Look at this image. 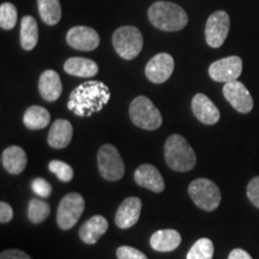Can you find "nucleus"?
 I'll return each instance as SVG.
<instances>
[{
	"instance_id": "1",
	"label": "nucleus",
	"mask_w": 259,
	"mask_h": 259,
	"mask_svg": "<svg viewBox=\"0 0 259 259\" xmlns=\"http://www.w3.org/2000/svg\"><path fill=\"white\" fill-rule=\"evenodd\" d=\"M111 99V92L105 83L88 80L71 93L67 108L78 116H90L100 112Z\"/></svg>"
},
{
	"instance_id": "2",
	"label": "nucleus",
	"mask_w": 259,
	"mask_h": 259,
	"mask_svg": "<svg viewBox=\"0 0 259 259\" xmlns=\"http://www.w3.org/2000/svg\"><path fill=\"white\" fill-rule=\"evenodd\" d=\"M148 17L162 31H179L187 25L189 17L181 6L170 2H156L148 10Z\"/></svg>"
},
{
	"instance_id": "3",
	"label": "nucleus",
	"mask_w": 259,
	"mask_h": 259,
	"mask_svg": "<svg viewBox=\"0 0 259 259\" xmlns=\"http://www.w3.org/2000/svg\"><path fill=\"white\" fill-rule=\"evenodd\" d=\"M164 160L170 169L189 171L197 163L196 153L180 135H171L164 143Z\"/></svg>"
},
{
	"instance_id": "4",
	"label": "nucleus",
	"mask_w": 259,
	"mask_h": 259,
	"mask_svg": "<svg viewBox=\"0 0 259 259\" xmlns=\"http://www.w3.org/2000/svg\"><path fill=\"white\" fill-rule=\"evenodd\" d=\"M128 114L136 126L148 130V131H154L162 125V115L160 111L145 96L136 97L130 105Z\"/></svg>"
},
{
	"instance_id": "5",
	"label": "nucleus",
	"mask_w": 259,
	"mask_h": 259,
	"mask_svg": "<svg viewBox=\"0 0 259 259\" xmlns=\"http://www.w3.org/2000/svg\"><path fill=\"white\" fill-rule=\"evenodd\" d=\"M113 47L120 58L132 60L139 56L143 48V36L139 29L132 25H126L116 29L113 34Z\"/></svg>"
},
{
	"instance_id": "6",
	"label": "nucleus",
	"mask_w": 259,
	"mask_h": 259,
	"mask_svg": "<svg viewBox=\"0 0 259 259\" xmlns=\"http://www.w3.org/2000/svg\"><path fill=\"white\" fill-rule=\"evenodd\" d=\"M189 194L199 209L213 211L221 203V192L215 183L205 178L193 180L189 186Z\"/></svg>"
},
{
	"instance_id": "7",
	"label": "nucleus",
	"mask_w": 259,
	"mask_h": 259,
	"mask_svg": "<svg viewBox=\"0 0 259 259\" xmlns=\"http://www.w3.org/2000/svg\"><path fill=\"white\" fill-rule=\"evenodd\" d=\"M97 164L103 179L108 181L120 180L125 174L124 161L118 149L112 144H105L97 154Z\"/></svg>"
},
{
	"instance_id": "8",
	"label": "nucleus",
	"mask_w": 259,
	"mask_h": 259,
	"mask_svg": "<svg viewBox=\"0 0 259 259\" xmlns=\"http://www.w3.org/2000/svg\"><path fill=\"white\" fill-rule=\"evenodd\" d=\"M84 198L79 193L72 192L66 194L58 206L57 222L58 226L64 231L71 229L76 226L84 211Z\"/></svg>"
},
{
	"instance_id": "9",
	"label": "nucleus",
	"mask_w": 259,
	"mask_h": 259,
	"mask_svg": "<svg viewBox=\"0 0 259 259\" xmlns=\"http://www.w3.org/2000/svg\"><path fill=\"white\" fill-rule=\"evenodd\" d=\"M231 19L226 11H216L210 15L205 25V40L211 48H220L228 36Z\"/></svg>"
},
{
	"instance_id": "10",
	"label": "nucleus",
	"mask_w": 259,
	"mask_h": 259,
	"mask_svg": "<svg viewBox=\"0 0 259 259\" xmlns=\"http://www.w3.org/2000/svg\"><path fill=\"white\" fill-rule=\"evenodd\" d=\"M242 72V60L240 57L232 56L216 60L209 66V76L215 82L229 83L236 80Z\"/></svg>"
},
{
	"instance_id": "11",
	"label": "nucleus",
	"mask_w": 259,
	"mask_h": 259,
	"mask_svg": "<svg viewBox=\"0 0 259 259\" xmlns=\"http://www.w3.org/2000/svg\"><path fill=\"white\" fill-rule=\"evenodd\" d=\"M223 95L236 112L247 114L253 108V99H252L250 92L238 79L225 84Z\"/></svg>"
},
{
	"instance_id": "12",
	"label": "nucleus",
	"mask_w": 259,
	"mask_h": 259,
	"mask_svg": "<svg viewBox=\"0 0 259 259\" xmlns=\"http://www.w3.org/2000/svg\"><path fill=\"white\" fill-rule=\"evenodd\" d=\"M174 71V59L170 54L160 53L151 58L145 67V76L155 84L164 83Z\"/></svg>"
},
{
	"instance_id": "13",
	"label": "nucleus",
	"mask_w": 259,
	"mask_h": 259,
	"mask_svg": "<svg viewBox=\"0 0 259 259\" xmlns=\"http://www.w3.org/2000/svg\"><path fill=\"white\" fill-rule=\"evenodd\" d=\"M66 41L69 46L74 50L90 52L99 47L100 36L93 28L79 25L70 29L66 34Z\"/></svg>"
},
{
	"instance_id": "14",
	"label": "nucleus",
	"mask_w": 259,
	"mask_h": 259,
	"mask_svg": "<svg viewBox=\"0 0 259 259\" xmlns=\"http://www.w3.org/2000/svg\"><path fill=\"white\" fill-rule=\"evenodd\" d=\"M191 108H192L193 115L196 116L202 124L205 125H215L218 124L221 114L218 107L215 106L211 100L204 94H197L194 95L191 102Z\"/></svg>"
},
{
	"instance_id": "15",
	"label": "nucleus",
	"mask_w": 259,
	"mask_h": 259,
	"mask_svg": "<svg viewBox=\"0 0 259 259\" xmlns=\"http://www.w3.org/2000/svg\"><path fill=\"white\" fill-rule=\"evenodd\" d=\"M141 210L142 200L138 197H128L116 210L115 225L121 229L131 228L138 222Z\"/></svg>"
},
{
	"instance_id": "16",
	"label": "nucleus",
	"mask_w": 259,
	"mask_h": 259,
	"mask_svg": "<svg viewBox=\"0 0 259 259\" xmlns=\"http://www.w3.org/2000/svg\"><path fill=\"white\" fill-rule=\"evenodd\" d=\"M136 184L145 189L160 193L164 190V180L161 173L153 164H142L135 171Z\"/></svg>"
},
{
	"instance_id": "17",
	"label": "nucleus",
	"mask_w": 259,
	"mask_h": 259,
	"mask_svg": "<svg viewBox=\"0 0 259 259\" xmlns=\"http://www.w3.org/2000/svg\"><path fill=\"white\" fill-rule=\"evenodd\" d=\"M38 92L42 99L48 102L57 101L63 93L59 74L53 70H46L38 80Z\"/></svg>"
},
{
	"instance_id": "18",
	"label": "nucleus",
	"mask_w": 259,
	"mask_h": 259,
	"mask_svg": "<svg viewBox=\"0 0 259 259\" xmlns=\"http://www.w3.org/2000/svg\"><path fill=\"white\" fill-rule=\"evenodd\" d=\"M73 135L72 124L65 119H58L53 122L48 132L47 142L54 149H64L71 143Z\"/></svg>"
},
{
	"instance_id": "19",
	"label": "nucleus",
	"mask_w": 259,
	"mask_h": 259,
	"mask_svg": "<svg viewBox=\"0 0 259 259\" xmlns=\"http://www.w3.org/2000/svg\"><path fill=\"white\" fill-rule=\"evenodd\" d=\"M3 166L12 176H18L27 167V154L18 145L6 148L2 156Z\"/></svg>"
},
{
	"instance_id": "20",
	"label": "nucleus",
	"mask_w": 259,
	"mask_h": 259,
	"mask_svg": "<svg viewBox=\"0 0 259 259\" xmlns=\"http://www.w3.org/2000/svg\"><path fill=\"white\" fill-rule=\"evenodd\" d=\"M108 229V222L101 215H95L89 219L79 229V238L88 245L96 244Z\"/></svg>"
},
{
	"instance_id": "21",
	"label": "nucleus",
	"mask_w": 259,
	"mask_h": 259,
	"mask_svg": "<svg viewBox=\"0 0 259 259\" xmlns=\"http://www.w3.org/2000/svg\"><path fill=\"white\" fill-rule=\"evenodd\" d=\"M181 235L174 229H162L155 232L150 238V246L158 252H171L179 247Z\"/></svg>"
},
{
	"instance_id": "22",
	"label": "nucleus",
	"mask_w": 259,
	"mask_h": 259,
	"mask_svg": "<svg viewBox=\"0 0 259 259\" xmlns=\"http://www.w3.org/2000/svg\"><path fill=\"white\" fill-rule=\"evenodd\" d=\"M64 70L65 72L71 74V76L90 78V77L96 76L97 72H99V66L92 59L73 57L65 61Z\"/></svg>"
},
{
	"instance_id": "23",
	"label": "nucleus",
	"mask_w": 259,
	"mask_h": 259,
	"mask_svg": "<svg viewBox=\"0 0 259 259\" xmlns=\"http://www.w3.org/2000/svg\"><path fill=\"white\" fill-rule=\"evenodd\" d=\"M38 41V27L31 16H24L21 22V46L24 51L34 50Z\"/></svg>"
},
{
	"instance_id": "24",
	"label": "nucleus",
	"mask_w": 259,
	"mask_h": 259,
	"mask_svg": "<svg viewBox=\"0 0 259 259\" xmlns=\"http://www.w3.org/2000/svg\"><path fill=\"white\" fill-rule=\"evenodd\" d=\"M23 122L29 130L45 128L51 122V114L44 107L31 106L24 113Z\"/></svg>"
},
{
	"instance_id": "25",
	"label": "nucleus",
	"mask_w": 259,
	"mask_h": 259,
	"mask_svg": "<svg viewBox=\"0 0 259 259\" xmlns=\"http://www.w3.org/2000/svg\"><path fill=\"white\" fill-rule=\"evenodd\" d=\"M38 14L44 23L56 25L61 18V6L59 0H37Z\"/></svg>"
},
{
	"instance_id": "26",
	"label": "nucleus",
	"mask_w": 259,
	"mask_h": 259,
	"mask_svg": "<svg viewBox=\"0 0 259 259\" xmlns=\"http://www.w3.org/2000/svg\"><path fill=\"white\" fill-rule=\"evenodd\" d=\"M51 213V208L46 202L40 199H31L28 206V219L34 225L44 222Z\"/></svg>"
},
{
	"instance_id": "27",
	"label": "nucleus",
	"mask_w": 259,
	"mask_h": 259,
	"mask_svg": "<svg viewBox=\"0 0 259 259\" xmlns=\"http://www.w3.org/2000/svg\"><path fill=\"white\" fill-rule=\"evenodd\" d=\"M213 244L208 238L197 240L187 252L186 259H212Z\"/></svg>"
},
{
	"instance_id": "28",
	"label": "nucleus",
	"mask_w": 259,
	"mask_h": 259,
	"mask_svg": "<svg viewBox=\"0 0 259 259\" xmlns=\"http://www.w3.org/2000/svg\"><path fill=\"white\" fill-rule=\"evenodd\" d=\"M17 23V9L11 3H3L0 6V27L4 30H11Z\"/></svg>"
},
{
	"instance_id": "29",
	"label": "nucleus",
	"mask_w": 259,
	"mask_h": 259,
	"mask_svg": "<svg viewBox=\"0 0 259 259\" xmlns=\"http://www.w3.org/2000/svg\"><path fill=\"white\" fill-rule=\"evenodd\" d=\"M50 170L53 174H56V177L63 183H69L73 179V169L70 164L65 163L63 161L59 160H53L48 164Z\"/></svg>"
},
{
	"instance_id": "30",
	"label": "nucleus",
	"mask_w": 259,
	"mask_h": 259,
	"mask_svg": "<svg viewBox=\"0 0 259 259\" xmlns=\"http://www.w3.org/2000/svg\"><path fill=\"white\" fill-rule=\"evenodd\" d=\"M116 257L118 259H148L143 252L131 246H121L116 250Z\"/></svg>"
},
{
	"instance_id": "31",
	"label": "nucleus",
	"mask_w": 259,
	"mask_h": 259,
	"mask_svg": "<svg viewBox=\"0 0 259 259\" xmlns=\"http://www.w3.org/2000/svg\"><path fill=\"white\" fill-rule=\"evenodd\" d=\"M31 189L38 197L42 198H46L50 197L52 193V186L46 179H42V178H36L31 184Z\"/></svg>"
},
{
	"instance_id": "32",
	"label": "nucleus",
	"mask_w": 259,
	"mask_h": 259,
	"mask_svg": "<svg viewBox=\"0 0 259 259\" xmlns=\"http://www.w3.org/2000/svg\"><path fill=\"white\" fill-rule=\"evenodd\" d=\"M246 193H247L250 202L253 204L255 208L259 209V177L253 178V179L248 183Z\"/></svg>"
},
{
	"instance_id": "33",
	"label": "nucleus",
	"mask_w": 259,
	"mask_h": 259,
	"mask_svg": "<svg viewBox=\"0 0 259 259\" xmlns=\"http://www.w3.org/2000/svg\"><path fill=\"white\" fill-rule=\"evenodd\" d=\"M14 218V210H12L10 204L2 202L0 203V223H8Z\"/></svg>"
},
{
	"instance_id": "34",
	"label": "nucleus",
	"mask_w": 259,
	"mask_h": 259,
	"mask_svg": "<svg viewBox=\"0 0 259 259\" xmlns=\"http://www.w3.org/2000/svg\"><path fill=\"white\" fill-rule=\"evenodd\" d=\"M0 259H31L29 254L21 250H5L0 254Z\"/></svg>"
},
{
	"instance_id": "35",
	"label": "nucleus",
	"mask_w": 259,
	"mask_h": 259,
	"mask_svg": "<svg viewBox=\"0 0 259 259\" xmlns=\"http://www.w3.org/2000/svg\"><path fill=\"white\" fill-rule=\"evenodd\" d=\"M228 259H253L245 250L241 248H234L228 255Z\"/></svg>"
}]
</instances>
